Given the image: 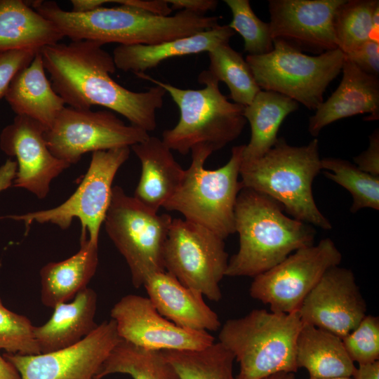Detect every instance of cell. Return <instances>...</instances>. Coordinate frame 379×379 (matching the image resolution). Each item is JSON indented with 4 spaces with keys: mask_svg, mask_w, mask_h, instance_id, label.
<instances>
[{
    "mask_svg": "<svg viewBox=\"0 0 379 379\" xmlns=\"http://www.w3.org/2000/svg\"><path fill=\"white\" fill-rule=\"evenodd\" d=\"M103 46L97 41H77L41 48L44 66L54 91L69 107L102 106L147 133L154 131L165 90L155 85L135 92L119 84L111 77L117 70L112 55Z\"/></svg>",
    "mask_w": 379,
    "mask_h": 379,
    "instance_id": "6da1fadb",
    "label": "cell"
},
{
    "mask_svg": "<svg viewBox=\"0 0 379 379\" xmlns=\"http://www.w3.org/2000/svg\"><path fill=\"white\" fill-rule=\"evenodd\" d=\"M29 5L72 41H93L103 45L157 44L219 25L218 17L184 10L161 16L124 5L102 6L86 13L65 11L50 1H31Z\"/></svg>",
    "mask_w": 379,
    "mask_h": 379,
    "instance_id": "7a4b0ae2",
    "label": "cell"
},
{
    "mask_svg": "<svg viewBox=\"0 0 379 379\" xmlns=\"http://www.w3.org/2000/svg\"><path fill=\"white\" fill-rule=\"evenodd\" d=\"M284 211L269 196L241 189L234 208L239 246L228 260L225 276L255 277L295 251L314 244L313 226L288 217Z\"/></svg>",
    "mask_w": 379,
    "mask_h": 379,
    "instance_id": "3957f363",
    "label": "cell"
},
{
    "mask_svg": "<svg viewBox=\"0 0 379 379\" xmlns=\"http://www.w3.org/2000/svg\"><path fill=\"white\" fill-rule=\"evenodd\" d=\"M319 142L296 147L278 138L259 159L241 164L243 187L266 194L277 201L292 218L323 230H331V222L314 201L312 183L321 164Z\"/></svg>",
    "mask_w": 379,
    "mask_h": 379,
    "instance_id": "277c9868",
    "label": "cell"
},
{
    "mask_svg": "<svg viewBox=\"0 0 379 379\" xmlns=\"http://www.w3.org/2000/svg\"><path fill=\"white\" fill-rule=\"evenodd\" d=\"M168 93L180 110V119L171 129L162 133L163 142L171 149L186 155L197 145L208 147L213 152L236 140L246 124L244 106L232 102L219 88V81L208 70L202 71L199 90L182 89L145 74H136Z\"/></svg>",
    "mask_w": 379,
    "mask_h": 379,
    "instance_id": "5b68a950",
    "label": "cell"
},
{
    "mask_svg": "<svg viewBox=\"0 0 379 379\" xmlns=\"http://www.w3.org/2000/svg\"><path fill=\"white\" fill-rule=\"evenodd\" d=\"M302 326L298 312L255 309L222 325L219 343L239 364L237 379H262L279 372L295 373L296 340Z\"/></svg>",
    "mask_w": 379,
    "mask_h": 379,
    "instance_id": "8992f818",
    "label": "cell"
},
{
    "mask_svg": "<svg viewBox=\"0 0 379 379\" xmlns=\"http://www.w3.org/2000/svg\"><path fill=\"white\" fill-rule=\"evenodd\" d=\"M244 146L233 147L229 161L215 170L204 168L213 151L205 145L193 147L192 162L185 170L182 182L163 208L180 213L185 220L208 229L224 240L235 233L234 208L243 188L239 177Z\"/></svg>",
    "mask_w": 379,
    "mask_h": 379,
    "instance_id": "52a82bcc",
    "label": "cell"
},
{
    "mask_svg": "<svg viewBox=\"0 0 379 379\" xmlns=\"http://www.w3.org/2000/svg\"><path fill=\"white\" fill-rule=\"evenodd\" d=\"M173 218L159 215L114 186L104 220L107 235L124 258L135 288L164 272V251Z\"/></svg>",
    "mask_w": 379,
    "mask_h": 379,
    "instance_id": "ba28073f",
    "label": "cell"
},
{
    "mask_svg": "<svg viewBox=\"0 0 379 379\" xmlns=\"http://www.w3.org/2000/svg\"><path fill=\"white\" fill-rule=\"evenodd\" d=\"M273 45L267 54L246 58L258 86L316 110L324 102L326 89L342 71L345 55L337 48L312 56L281 42Z\"/></svg>",
    "mask_w": 379,
    "mask_h": 379,
    "instance_id": "9c48e42d",
    "label": "cell"
},
{
    "mask_svg": "<svg viewBox=\"0 0 379 379\" xmlns=\"http://www.w3.org/2000/svg\"><path fill=\"white\" fill-rule=\"evenodd\" d=\"M129 147L92 153L89 167L75 192L60 205L47 210L12 215L1 218L22 221L27 229L36 222L69 228L74 218L81 225V234L98 244L99 234L108 209L112 182L119 168L128 160Z\"/></svg>",
    "mask_w": 379,
    "mask_h": 379,
    "instance_id": "30bf717a",
    "label": "cell"
},
{
    "mask_svg": "<svg viewBox=\"0 0 379 379\" xmlns=\"http://www.w3.org/2000/svg\"><path fill=\"white\" fill-rule=\"evenodd\" d=\"M228 260L223 239L201 225L173 218L164 246V268L181 284L218 302Z\"/></svg>",
    "mask_w": 379,
    "mask_h": 379,
    "instance_id": "8fae6325",
    "label": "cell"
},
{
    "mask_svg": "<svg viewBox=\"0 0 379 379\" xmlns=\"http://www.w3.org/2000/svg\"><path fill=\"white\" fill-rule=\"evenodd\" d=\"M149 136L145 131L126 125L108 109L93 111L65 107L45 138L51 153L70 165L86 152L131 147Z\"/></svg>",
    "mask_w": 379,
    "mask_h": 379,
    "instance_id": "7c38bea8",
    "label": "cell"
},
{
    "mask_svg": "<svg viewBox=\"0 0 379 379\" xmlns=\"http://www.w3.org/2000/svg\"><path fill=\"white\" fill-rule=\"evenodd\" d=\"M342 255L329 238L300 248L282 262L255 277L251 296L267 305L270 311L289 314L298 312L305 298L323 274L338 266Z\"/></svg>",
    "mask_w": 379,
    "mask_h": 379,
    "instance_id": "4fadbf2b",
    "label": "cell"
},
{
    "mask_svg": "<svg viewBox=\"0 0 379 379\" xmlns=\"http://www.w3.org/2000/svg\"><path fill=\"white\" fill-rule=\"evenodd\" d=\"M121 340L115 321H102L79 343L34 355L4 353L21 379H94L101 365Z\"/></svg>",
    "mask_w": 379,
    "mask_h": 379,
    "instance_id": "5bb4252c",
    "label": "cell"
},
{
    "mask_svg": "<svg viewBox=\"0 0 379 379\" xmlns=\"http://www.w3.org/2000/svg\"><path fill=\"white\" fill-rule=\"evenodd\" d=\"M110 317L120 338L151 350H197L214 343L207 331L177 326L163 317L147 297L129 294L113 306Z\"/></svg>",
    "mask_w": 379,
    "mask_h": 379,
    "instance_id": "9a60e30c",
    "label": "cell"
},
{
    "mask_svg": "<svg viewBox=\"0 0 379 379\" xmlns=\"http://www.w3.org/2000/svg\"><path fill=\"white\" fill-rule=\"evenodd\" d=\"M345 0H270V35L302 53L319 55L338 48L333 18Z\"/></svg>",
    "mask_w": 379,
    "mask_h": 379,
    "instance_id": "2e32d148",
    "label": "cell"
},
{
    "mask_svg": "<svg viewBox=\"0 0 379 379\" xmlns=\"http://www.w3.org/2000/svg\"><path fill=\"white\" fill-rule=\"evenodd\" d=\"M366 304L350 269H328L302 302V324L328 331L340 338L351 332L366 315Z\"/></svg>",
    "mask_w": 379,
    "mask_h": 379,
    "instance_id": "e0dca14e",
    "label": "cell"
},
{
    "mask_svg": "<svg viewBox=\"0 0 379 379\" xmlns=\"http://www.w3.org/2000/svg\"><path fill=\"white\" fill-rule=\"evenodd\" d=\"M46 128L25 116L16 115L0 134V148L14 157L17 171L13 186L39 199L48 194L51 182L71 165L56 158L48 147Z\"/></svg>",
    "mask_w": 379,
    "mask_h": 379,
    "instance_id": "ac0fdd59",
    "label": "cell"
},
{
    "mask_svg": "<svg viewBox=\"0 0 379 379\" xmlns=\"http://www.w3.org/2000/svg\"><path fill=\"white\" fill-rule=\"evenodd\" d=\"M340 83L310 117L308 131L317 137L326 126L341 119L370 114L366 121L379 118V77L367 74L346 58Z\"/></svg>",
    "mask_w": 379,
    "mask_h": 379,
    "instance_id": "d6986e66",
    "label": "cell"
},
{
    "mask_svg": "<svg viewBox=\"0 0 379 379\" xmlns=\"http://www.w3.org/2000/svg\"><path fill=\"white\" fill-rule=\"evenodd\" d=\"M143 286L157 310L182 328L198 331H216L221 323L204 300L203 295L184 286L168 272L149 276Z\"/></svg>",
    "mask_w": 379,
    "mask_h": 379,
    "instance_id": "ffe728a7",
    "label": "cell"
},
{
    "mask_svg": "<svg viewBox=\"0 0 379 379\" xmlns=\"http://www.w3.org/2000/svg\"><path fill=\"white\" fill-rule=\"evenodd\" d=\"M141 163V175L133 197L158 212L178 190L185 170L171 149L155 136L131 147Z\"/></svg>",
    "mask_w": 379,
    "mask_h": 379,
    "instance_id": "44dd1931",
    "label": "cell"
},
{
    "mask_svg": "<svg viewBox=\"0 0 379 379\" xmlns=\"http://www.w3.org/2000/svg\"><path fill=\"white\" fill-rule=\"evenodd\" d=\"M234 34L228 25H219L191 36L157 44L118 45L112 57L117 69L135 74L145 73L172 58L209 52L220 44L229 43Z\"/></svg>",
    "mask_w": 379,
    "mask_h": 379,
    "instance_id": "7402d4cb",
    "label": "cell"
},
{
    "mask_svg": "<svg viewBox=\"0 0 379 379\" xmlns=\"http://www.w3.org/2000/svg\"><path fill=\"white\" fill-rule=\"evenodd\" d=\"M97 294L86 288L71 300L55 305L51 318L34 328L41 354L72 346L90 334L98 325L95 321Z\"/></svg>",
    "mask_w": 379,
    "mask_h": 379,
    "instance_id": "603a6c76",
    "label": "cell"
},
{
    "mask_svg": "<svg viewBox=\"0 0 379 379\" xmlns=\"http://www.w3.org/2000/svg\"><path fill=\"white\" fill-rule=\"evenodd\" d=\"M4 97L16 115L35 120L46 129L65 107L46 77L39 51L14 77Z\"/></svg>",
    "mask_w": 379,
    "mask_h": 379,
    "instance_id": "cb8c5ba5",
    "label": "cell"
},
{
    "mask_svg": "<svg viewBox=\"0 0 379 379\" xmlns=\"http://www.w3.org/2000/svg\"><path fill=\"white\" fill-rule=\"evenodd\" d=\"M98 265V244L81 235L80 248L73 255L46 264L39 272L41 301L47 307L66 302L87 288Z\"/></svg>",
    "mask_w": 379,
    "mask_h": 379,
    "instance_id": "d4e9b609",
    "label": "cell"
},
{
    "mask_svg": "<svg viewBox=\"0 0 379 379\" xmlns=\"http://www.w3.org/2000/svg\"><path fill=\"white\" fill-rule=\"evenodd\" d=\"M295 361L298 368H305L310 378H354L357 371L341 338L306 324L297 338Z\"/></svg>",
    "mask_w": 379,
    "mask_h": 379,
    "instance_id": "484cf974",
    "label": "cell"
},
{
    "mask_svg": "<svg viewBox=\"0 0 379 379\" xmlns=\"http://www.w3.org/2000/svg\"><path fill=\"white\" fill-rule=\"evenodd\" d=\"M63 35L27 1L0 0V52L41 49L60 42Z\"/></svg>",
    "mask_w": 379,
    "mask_h": 379,
    "instance_id": "4316f807",
    "label": "cell"
},
{
    "mask_svg": "<svg viewBox=\"0 0 379 379\" xmlns=\"http://www.w3.org/2000/svg\"><path fill=\"white\" fill-rule=\"evenodd\" d=\"M299 104L280 93L261 90L246 106L244 116L251 126V138L245 145L242 164L262 157L275 144L278 131L284 119L296 111Z\"/></svg>",
    "mask_w": 379,
    "mask_h": 379,
    "instance_id": "83f0119b",
    "label": "cell"
},
{
    "mask_svg": "<svg viewBox=\"0 0 379 379\" xmlns=\"http://www.w3.org/2000/svg\"><path fill=\"white\" fill-rule=\"evenodd\" d=\"M114 373L129 375L133 379H180L161 351L147 350L121 340L112 350L94 379Z\"/></svg>",
    "mask_w": 379,
    "mask_h": 379,
    "instance_id": "f1b7e54d",
    "label": "cell"
},
{
    "mask_svg": "<svg viewBox=\"0 0 379 379\" xmlns=\"http://www.w3.org/2000/svg\"><path fill=\"white\" fill-rule=\"evenodd\" d=\"M161 352L180 379H237L234 357L219 342L201 350Z\"/></svg>",
    "mask_w": 379,
    "mask_h": 379,
    "instance_id": "f546056e",
    "label": "cell"
},
{
    "mask_svg": "<svg viewBox=\"0 0 379 379\" xmlns=\"http://www.w3.org/2000/svg\"><path fill=\"white\" fill-rule=\"evenodd\" d=\"M208 71L219 82H224L234 102L250 105L261 89L242 55L225 43L208 52Z\"/></svg>",
    "mask_w": 379,
    "mask_h": 379,
    "instance_id": "4dcf8cb0",
    "label": "cell"
},
{
    "mask_svg": "<svg viewBox=\"0 0 379 379\" xmlns=\"http://www.w3.org/2000/svg\"><path fill=\"white\" fill-rule=\"evenodd\" d=\"M378 0H345L333 18V32L338 48L345 55L371 39L374 29L373 15Z\"/></svg>",
    "mask_w": 379,
    "mask_h": 379,
    "instance_id": "1f68e13d",
    "label": "cell"
},
{
    "mask_svg": "<svg viewBox=\"0 0 379 379\" xmlns=\"http://www.w3.org/2000/svg\"><path fill=\"white\" fill-rule=\"evenodd\" d=\"M324 175L346 189L352 195V213L368 208L379 210V177L360 170L355 164L340 158H324Z\"/></svg>",
    "mask_w": 379,
    "mask_h": 379,
    "instance_id": "d6a6232c",
    "label": "cell"
},
{
    "mask_svg": "<svg viewBox=\"0 0 379 379\" xmlns=\"http://www.w3.org/2000/svg\"><path fill=\"white\" fill-rule=\"evenodd\" d=\"M232 13L228 26L244 39V51L251 55H261L274 48L269 23L254 13L248 0H225Z\"/></svg>",
    "mask_w": 379,
    "mask_h": 379,
    "instance_id": "836d02e7",
    "label": "cell"
},
{
    "mask_svg": "<svg viewBox=\"0 0 379 379\" xmlns=\"http://www.w3.org/2000/svg\"><path fill=\"white\" fill-rule=\"evenodd\" d=\"M34 328L27 317L9 310L0 298V350L22 355L41 354L34 339Z\"/></svg>",
    "mask_w": 379,
    "mask_h": 379,
    "instance_id": "e575fe53",
    "label": "cell"
},
{
    "mask_svg": "<svg viewBox=\"0 0 379 379\" xmlns=\"http://www.w3.org/2000/svg\"><path fill=\"white\" fill-rule=\"evenodd\" d=\"M342 340L353 362L360 365L379 361V318L366 314Z\"/></svg>",
    "mask_w": 379,
    "mask_h": 379,
    "instance_id": "d590c367",
    "label": "cell"
},
{
    "mask_svg": "<svg viewBox=\"0 0 379 379\" xmlns=\"http://www.w3.org/2000/svg\"><path fill=\"white\" fill-rule=\"evenodd\" d=\"M39 50L25 49L0 52V98L5 96L14 77L32 62Z\"/></svg>",
    "mask_w": 379,
    "mask_h": 379,
    "instance_id": "8d00e7d4",
    "label": "cell"
},
{
    "mask_svg": "<svg viewBox=\"0 0 379 379\" xmlns=\"http://www.w3.org/2000/svg\"><path fill=\"white\" fill-rule=\"evenodd\" d=\"M363 72L379 77V44L372 39L357 50L345 55Z\"/></svg>",
    "mask_w": 379,
    "mask_h": 379,
    "instance_id": "74e56055",
    "label": "cell"
},
{
    "mask_svg": "<svg viewBox=\"0 0 379 379\" xmlns=\"http://www.w3.org/2000/svg\"><path fill=\"white\" fill-rule=\"evenodd\" d=\"M354 164L361 171L379 177V131L375 130L369 137L368 148L353 158Z\"/></svg>",
    "mask_w": 379,
    "mask_h": 379,
    "instance_id": "f35d334b",
    "label": "cell"
},
{
    "mask_svg": "<svg viewBox=\"0 0 379 379\" xmlns=\"http://www.w3.org/2000/svg\"><path fill=\"white\" fill-rule=\"evenodd\" d=\"M112 2L161 16H169L173 11L166 0H113Z\"/></svg>",
    "mask_w": 379,
    "mask_h": 379,
    "instance_id": "ab89813d",
    "label": "cell"
},
{
    "mask_svg": "<svg viewBox=\"0 0 379 379\" xmlns=\"http://www.w3.org/2000/svg\"><path fill=\"white\" fill-rule=\"evenodd\" d=\"M173 10L180 9L205 15L206 12L216 8L218 1L215 0H166Z\"/></svg>",
    "mask_w": 379,
    "mask_h": 379,
    "instance_id": "60d3db41",
    "label": "cell"
},
{
    "mask_svg": "<svg viewBox=\"0 0 379 379\" xmlns=\"http://www.w3.org/2000/svg\"><path fill=\"white\" fill-rule=\"evenodd\" d=\"M354 379H379V361L360 364L357 368Z\"/></svg>",
    "mask_w": 379,
    "mask_h": 379,
    "instance_id": "b9f144b4",
    "label": "cell"
},
{
    "mask_svg": "<svg viewBox=\"0 0 379 379\" xmlns=\"http://www.w3.org/2000/svg\"><path fill=\"white\" fill-rule=\"evenodd\" d=\"M72 9L74 13H86L102 7L104 4L110 3V0H72Z\"/></svg>",
    "mask_w": 379,
    "mask_h": 379,
    "instance_id": "7bdbcfd3",
    "label": "cell"
},
{
    "mask_svg": "<svg viewBox=\"0 0 379 379\" xmlns=\"http://www.w3.org/2000/svg\"><path fill=\"white\" fill-rule=\"evenodd\" d=\"M0 379H21L16 368L0 354Z\"/></svg>",
    "mask_w": 379,
    "mask_h": 379,
    "instance_id": "ee69618b",
    "label": "cell"
},
{
    "mask_svg": "<svg viewBox=\"0 0 379 379\" xmlns=\"http://www.w3.org/2000/svg\"><path fill=\"white\" fill-rule=\"evenodd\" d=\"M262 379H295L294 373L291 372H279L270 375H268Z\"/></svg>",
    "mask_w": 379,
    "mask_h": 379,
    "instance_id": "f6af8a7d",
    "label": "cell"
},
{
    "mask_svg": "<svg viewBox=\"0 0 379 379\" xmlns=\"http://www.w3.org/2000/svg\"><path fill=\"white\" fill-rule=\"evenodd\" d=\"M309 379H354L353 377H338V378H310Z\"/></svg>",
    "mask_w": 379,
    "mask_h": 379,
    "instance_id": "bcb514c9",
    "label": "cell"
}]
</instances>
